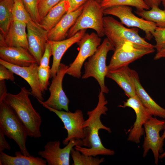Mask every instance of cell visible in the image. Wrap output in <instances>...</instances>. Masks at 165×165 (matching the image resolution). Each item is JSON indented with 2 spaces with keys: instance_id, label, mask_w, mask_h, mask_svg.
Segmentation results:
<instances>
[{
  "instance_id": "37",
  "label": "cell",
  "mask_w": 165,
  "mask_h": 165,
  "mask_svg": "<svg viewBox=\"0 0 165 165\" xmlns=\"http://www.w3.org/2000/svg\"><path fill=\"white\" fill-rule=\"evenodd\" d=\"M5 134L0 130V152H3L5 149L9 150L11 147L6 140Z\"/></svg>"
},
{
  "instance_id": "21",
  "label": "cell",
  "mask_w": 165,
  "mask_h": 165,
  "mask_svg": "<svg viewBox=\"0 0 165 165\" xmlns=\"http://www.w3.org/2000/svg\"><path fill=\"white\" fill-rule=\"evenodd\" d=\"M130 71L134 83L136 94L143 105L151 112L152 116L165 119V108L158 104L146 91L141 84L136 71L130 68Z\"/></svg>"
},
{
  "instance_id": "15",
  "label": "cell",
  "mask_w": 165,
  "mask_h": 165,
  "mask_svg": "<svg viewBox=\"0 0 165 165\" xmlns=\"http://www.w3.org/2000/svg\"><path fill=\"white\" fill-rule=\"evenodd\" d=\"M26 25L28 51L39 65L45 50L48 31L33 20Z\"/></svg>"
},
{
  "instance_id": "41",
  "label": "cell",
  "mask_w": 165,
  "mask_h": 165,
  "mask_svg": "<svg viewBox=\"0 0 165 165\" xmlns=\"http://www.w3.org/2000/svg\"><path fill=\"white\" fill-rule=\"evenodd\" d=\"M165 123L164 125V132L163 134L161 136V137L163 139H165V120H164ZM165 157V152L163 153H162L161 155H160L159 156V159H162L163 158Z\"/></svg>"
},
{
  "instance_id": "38",
  "label": "cell",
  "mask_w": 165,
  "mask_h": 165,
  "mask_svg": "<svg viewBox=\"0 0 165 165\" xmlns=\"http://www.w3.org/2000/svg\"><path fill=\"white\" fill-rule=\"evenodd\" d=\"M150 8L154 6L159 7L162 0H142Z\"/></svg>"
},
{
  "instance_id": "39",
  "label": "cell",
  "mask_w": 165,
  "mask_h": 165,
  "mask_svg": "<svg viewBox=\"0 0 165 165\" xmlns=\"http://www.w3.org/2000/svg\"><path fill=\"white\" fill-rule=\"evenodd\" d=\"M7 93V88L5 80L0 81V101L2 100Z\"/></svg>"
},
{
  "instance_id": "9",
  "label": "cell",
  "mask_w": 165,
  "mask_h": 165,
  "mask_svg": "<svg viewBox=\"0 0 165 165\" xmlns=\"http://www.w3.org/2000/svg\"><path fill=\"white\" fill-rule=\"evenodd\" d=\"M164 120H160L152 117L144 125L145 136L142 145L143 156L145 157L149 150H151L156 165L158 163L160 153L163 151L164 139L160 136V133L164 129Z\"/></svg>"
},
{
  "instance_id": "24",
  "label": "cell",
  "mask_w": 165,
  "mask_h": 165,
  "mask_svg": "<svg viewBox=\"0 0 165 165\" xmlns=\"http://www.w3.org/2000/svg\"><path fill=\"white\" fill-rule=\"evenodd\" d=\"M67 13L64 0H61L49 11L40 24L43 28L49 31L54 28Z\"/></svg>"
},
{
  "instance_id": "26",
  "label": "cell",
  "mask_w": 165,
  "mask_h": 165,
  "mask_svg": "<svg viewBox=\"0 0 165 165\" xmlns=\"http://www.w3.org/2000/svg\"><path fill=\"white\" fill-rule=\"evenodd\" d=\"M135 13L145 20L154 22L157 26L165 27V9L154 6L150 10L136 9Z\"/></svg>"
},
{
  "instance_id": "3",
  "label": "cell",
  "mask_w": 165,
  "mask_h": 165,
  "mask_svg": "<svg viewBox=\"0 0 165 165\" xmlns=\"http://www.w3.org/2000/svg\"><path fill=\"white\" fill-rule=\"evenodd\" d=\"M105 35L114 46L115 49L130 43L140 48H155V46L145 41L139 34V29L128 28L123 24L110 16L104 17Z\"/></svg>"
},
{
  "instance_id": "28",
  "label": "cell",
  "mask_w": 165,
  "mask_h": 165,
  "mask_svg": "<svg viewBox=\"0 0 165 165\" xmlns=\"http://www.w3.org/2000/svg\"><path fill=\"white\" fill-rule=\"evenodd\" d=\"M100 4L104 9L110 7L121 5L133 6L138 9L149 10L150 9L142 0H104Z\"/></svg>"
},
{
  "instance_id": "33",
  "label": "cell",
  "mask_w": 165,
  "mask_h": 165,
  "mask_svg": "<svg viewBox=\"0 0 165 165\" xmlns=\"http://www.w3.org/2000/svg\"><path fill=\"white\" fill-rule=\"evenodd\" d=\"M152 35L156 42L155 48L158 51L165 45V27L157 26Z\"/></svg>"
},
{
  "instance_id": "16",
  "label": "cell",
  "mask_w": 165,
  "mask_h": 165,
  "mask_svg": "<svg viewBox=\"0 0 165 165\" xmlns=\"http://www.w3.org/2000/svg\"><path fill=\"white\" fill-rule=\"evenodd\" d=\"M0 64H2L24 79L31 88V94L37 99L43 101L44 98L40 87L37 63L32 64L27 67H20L10 64L0 59Z\"/></svg>"
},
{
  "instance_id": "40",
  "label": "cell",
  "mask_w": 165,
  "mask_h": 165,
  "mask_svg": "<svg viewBox=\"0 0 165 165\" xmlns=\"http://www.w3.org/2000/svg\"><path fill=\"white\" fill-rule=\"evenodd\" d=\"M162 58H165V45L159 51L157 52L154 57V59L156 60Z\"/></svg>"
},
{
  "instance_id": "17",
  "label": "cell",
  "mask_w": 165,
  "mask_h": 165,
  "mask_svg": "<svg viewBox=\"0 0 165 165\" xmlns=\"http://www.w3.org/2000/svg\"><path fill=\"white\" fill-rule=\"evenodd\" d=\"M86 29L81 30L69 38L59 41L47 40L52 49L53 61L50 72V78L56 75L60 64L61 59L67 50L74 44L77 43L86 33Z\"/></svg>"
},
{
  "instance_id": "13",
  "label": "cell",
  "mask_w": 165,
  "mask_h": 165,
  "mask_svg": "<svg viewBox=\"0 0 165 165\" xmlns=\"http://www.w3.org/2000/svg\"><path fill=\"white\" fill-rule=\"evenodd\" d=\"M69 66L61 63L56 75L52 79L49 88L50 96L49 98L43 102L48 106L55 109L69 111V100L62 88V81L66 74Z\"/></svg>"
},
{
  "instance_id": "32",
  "label": "cell",
  "mask_w": 165,
  "mask_h": 165,
  "mask_svg": "<svg viewBox=\"0 0 165 165\" xmlns=\"http://www.w3.org/2000/svg\"><path fill=\"white\" fill-rule=\"evenodd\" d=\"M61 0H39L38 9L41 20L49 11Z\"/></svg>"
},
{
  "instance_id": "22",
  "label": "cell",
  "mask_w": 165,
  "mask_h": 165,
  "mask_svg": "<svg viewBox=\"0 0 165 165\" xmlns=\"http://www.w3.org/2000/svg\"><path fill=\"white\" fill-rule=\"evenodd\" d=\"M128 66L108 71L106 77L114 81L129 98L136 95L133 80Z\"/></svg>"
},
{
  "instance_id": "2",
  "label": "cell",
  "mask_w": 165,
  "mask_h": 165,
  "mask_svg": "<svg viewBox=\"0 0 165 165\" xmlns=\"http://www.w3.org/2000/svg\"><path fill=\"white\" fill-rule=\"evenodd\" d=\"M30 94L28 90L22 87L17 94L7 93L0 102L3 101L13 109L25 127L28 136L39 138L42 119L31 104Z\"/></svg>"
},
{
  "instance_id": "4",
  "label": "cell",
  "mask_w": 165,
  "mask_h": 165,
  "mask_svg": "<svg viewBox=\"0 0 165 165\" xmlns=\"http://www.w3.org/2000/svg\"><path fill=\"white\" fill-rule=\"evenodd\" d=\"M0 130L16 143L23 155L31 156L26 146L28 134L25 127L13 109L3 101L0 102Z\"/></svg>"
},
{
  "instance_id": "18",
  "label": "cell",
  "mask_w": 165,
  "mask_h": 165,
  "mask_svg": "<svg viewBox=\"0 0 165 165\" xmlns=\"http://www.w3.org/2000/svg\"><path fill=\"white\" fill-rule=\"evenodd\" d=\"M26 24L13 21L6 34H0V46L21 47L28 50Z\"/></svg>"
},
{
  "instance_id": "20",
  "label": "cell",
  "mask_w": 165,
  "mask_h": 165,
  "mask_svg": "<svg viewBox=\"0 0 165 165\" xmlns=\"http://www.w3.org/2000/svg\"><path fill=\"white\" fill-rule=\"evenodd\" d=\"M84 5L77 10L67 12L57 25L48 32L47 39L52 41L64 40L68 32L81 13Z\"/></svg>"
},
{
  "instance_id": "35",
  "label": "cell",
  "mask_w": 165,
  "mask_h": 165,
  "mask_svg": "<svg viewBox=\"0 0 165 165\" xmlns=\"http://www.w3.org/2000/svg\"><path fill=\"white\" fill-rule=\"evenodd\" d=\"M67 12L74 11L84 5L87 0H64Z\"/></svg>"
},
{
  "instance_id": "29",
  "label": "cell",
  "mask_w": 165,
  "mask_h": 165,
  "mask_svg": "<svg viewBox=\"0 0 165 165\" xmlns=\"http://www.w3.org/2000/svg\"><path fill=\"white\" fill-rule=\"evenodd\" d=\"M12 12L13 21L21 22L26 24L33 21L22 0H14Z\"/></svg>"
},
{
  "instance_id": "10",
  "label": "cell",
  "mask_w": 165,
  "mask_h": 165,
  "mask_svg": "<svg viewBox=\"0 0 165 165\" xmlns=\"http://www.w3.org/2000/svg\"><path fill=\"white\" fill-rule=\"evenodd\" d=\"M101 41L100 37L97 33H85L77 43L79 46V52L74 61L70 64L66 74L75 78H80L81 69L84 62L95 53Z\"/></svg>"
},
{
  "instance_id": "25",
  "label": "cell",
  "mask_w": 165,
  "mask_h": 165,
  "mask_svg": "<svg viewBox=\"0 0 165 165\" xmlns=\"http://www.w3.org/2000/svg\"><path fill=\"white\" fill-rule=\"evenodd\" d=\"M14 0H0V34L5 36L13 21Z\"/></svg>"
},
{
  "instance_id": "43",
  "label": "cell",
  "mask_w": 165,
  "mask_h": 165,
  "mask_svg": "<svg viewBox=\"0 0 165 165\" xmlns=\"http://www.w3.org/2000/svg\"><path fill=\"white\" fill-rule=\"evenodd\" d=\"M98 3L100 4L104 0H94Z\"/></svg>"
},
{
  "instance_id": "23",
  "label": "cell",
  "mask_w": 165,
  "mask_h": 165,
  "mask_svg": "<svg viewBox=\"0 0 165 165\" xmlns=\"http://www.w3.org/2000/svg\"><path fill=\"white\" fill-rule=\"evenodd\" d=\"M15 156L8 155L3 152H0V165H46V160L33 156H26L21 152L16 151Z\"/></svg>"
},
{
  "instance_id": "34",
  "label": "cell",
  "mask_w": 165,
  "mask_h": 165,
  "mask_svg": "<svg viewBox=\"0 0 165 165\" xmlns=\"http://www.w3.org/2000/svg\"><path fill=\"white\" fill-rule=\"evenodd\" d=\"M52 55V51L50 44L47 41L45 49L41 58L39 67L42 68L50 67L49 66L50 57Z\"/></svg>"
},
{
  "instance_id": "27",
  "label": "cell",
  "mask_w": 165,
  "mask_h": 165,
  "mask_svg": "<svg viewBox=\"0 0 165 165\" xmlns=\"http://www.w3.org/2000/svg\"><path fill=\"white\" fill-rule=\"evenodd\" d=\"M71 154L73 165H99L104 161V158L85 155L72 148Z\"/></svg>"
},
{
  "instance_id": "1",
  "label": "cell",
  "mask_w": 165,
  "mask_h": 165,
  "mask_svg": "<svg viewBox=\"0 0 165 165\" xmlns=\"http://www.w3.org/2000/svg\"><path fill=\"white\" fill-rule=\"evenodd\" d=\"M98 102L96 107L93 110L88 111V119L83 125L84 138L82 140V146L76 145L74 148L81 153L88 156L96 157L98 155H113L115 151L105 148L103 145L99 135L100 130L103 129L111 133V129L104 126L101 120L102 115H106L108 109L106 105L108 101L104 93L99 92Z\"/></svg>"
},
{
  "instance_id": "11",
  "label": "cell",
  "mask_w": 165,
  "mask_h": 165,
  "mask_svg": "<svg viewBox=\"0 0 165 165\" xmlns=\"http://www.w3.org/2000/svg\"><path fill=\"white\" fill-rule=\"evenodd\" d=\"M77 145L82 146V139H72L63 148L60 147L59 141H49L45 145L44 150L39 151L38 154L46 160L48 165H69L71 151Z\"/></svg>"
},
{
  "instance_id": "6",
  "label": "cell",
  "mask_w": 165,
  "mask_h": 165,
  "mask_svg": "<svg viewBox=\"0 0 165 165\" xmlns=\"http://www.w3.org/2000/svg\"><path fill=\"white\" fill-rule=\"evenodd\" d=\"M104 9L94 0H87L82 11L74 24L68 31L67 38H69L80 30L92 29L100 37L105 35L104 31Z\"/></svg>"
},
{
  "instance_id": "14",
  "label": "cell",
  "mask_w": 165,
  "mask_h": 165,
  "mask_svg": "<svg viewBox=\"0 0 165 165\" xmlns=\"http://www.w3.org/2000/svg\"><path fill=\"white\" fill-rule=\"evenodd\" d=\"M114 51L107 66L108 72L127 66L145 55L153 53L155 50L154 48L137 47L130 43H127Z\"/></svg>"
},
{
  "instance_id": "31",
  "label": "cell",
  "mask_w": 165,
  "mask_h": 165,
  "mask_svg": "<svg viewBox=\"0 0 165 165\" xmlns=\"http://www.w3.org/2000/svg\"><path fill=\"white\" fill-rule=\"evenodd\" d=\"M38 76L41 90L43 94L47 90L49 85V80L50 78V68H42L39 66Z\"/></svg>"
},
{
  "instance_id": "5",
  "label": "cell",
  "mask_w": 165,
  "mask_h": 165,
  "mask_svg": "<svg viewBox=\"0 0 165 165\" xmlns=\"http://www.w3.org/2000/svg\"><path fill=\"white\" fill-rule=\"evenodd\" d=\"M115 48L106 37L98 47L95 53L88 58L84 64V72L82 79L92 77L97 81L101 88V91L107 94L109 89L105 84V77L108 72L106 64L107 55L109 51H114Z\"/></svg>"
},
{
  "instance_id": "7",
  "label": "cell",
  "mask_w": 165,
  "mask_h": 165,
  "mask_svg": "<svg viewBox=\"0 0 165 165\" xmlns=\"http://www.w3.org/2000/svg\"><path fill=\"white\" fill-rule=\"evenodd\" d=\"M104 15L115 16L118 18L120 22L128 27L136 28L145 32V38L150 40L153 38L152 33L157 26L152 22L139 18L132 12L131 6H116L104 9Z\"/></svg>"
},
{
  "instance_id": "8",
  "label": "cell",
  "mask_w": 165,
  "mask_h": 165,
  "mask_svg": "<svg viewBox=\"0 0 165 165\" xmlns=\"http://www.w3.org/2000/svg\"><path fill=\"white\" fill-rule=\"evenodd\" d=\"M37 100L43 107L56 114L63 123L68 133L67 137L62 141L64 145H67L73 139L82 140L84 138L83 125L85 120L81 110L77 109L74 112L58 110L48 106L43 101L38 99Z\"/></svg>"
},
{
  "instance_id": "12",
  "label": "cell",
  "mask_w": 165,
  "mask_h": 165,
  "mask_svg": "<svg viewBox=\"0 0 165 165\" xmlns=\"http://www.w3.org/2000/svg\"><path fill=\"white\" fill-rule=\"evenodd\" d=\"M119 107L125 108L128 107L132 108L136 115V119L132 128L130 130L127 140L136 143L140 142L141 136L144 134V124L152 117L151 112L142 104L138 96L129 98L123 105Z\"/></svg>"
},
{
  "instance_id": "42",
  "label": "cell",
  "mask_w": 165,
  "mask_h": 165,
  "mask_svg": "<svg viewBox=\"0 0 165 165\" xmlns=\"http://www.w3.org/2000/svg\"><path fill=\"white\" fill-rule=\"evenodd\" d=\"M161 2L164 9H165V0H162Z\"/></svg>"
},
{
  "instance_id": "36",
  "label": "cell",
  "mask_w": 165,
  "mask_h": 165,
  "mask_svg": "<svg viewBox=\"0 0 165 165\" xmlns=\"http://www.w3.org/2000/svg\"><path fill=\"white\" fill-rule=\"evenodd\" d=\"M14 74L5 66L0 64V81L8 80L13 81L15 80Z\"/></svg>"
},
{
  "instance_id": "19",
  "label": "cell",
  "mask_w": 165,
  "mask_h": 165,
  "mask_svg": "<svg viewBox=\"0 0 165 165\" xmlns=\"http://www.w3.org/2000/svg\"><path fill=\"white\" fill-rule=\"evenodd\" d=\"M0 57L6 62L20 67L37 63L28 50L21 47L0 46Z\"/></svg>"
},
{
  "instance_id": "30",
  "label": "cell",
  "mask_w": 165,
  "mask_h": 165,
  "mask_svg": "<svg viewBox=\"0 0 165 165\" xmlns=\"http://www.w3.org/2000/svg\"><path fill=\"white\" fill-rule=\"evenodd\" d=\"M27 11L35 22L40 24V19L38 9L39 0H22Z\"/></svg>"
}]
</instances>
